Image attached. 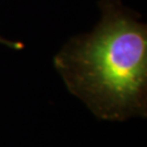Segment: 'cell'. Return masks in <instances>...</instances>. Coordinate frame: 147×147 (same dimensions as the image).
<instances>
[{
    "instance_id": "2",
    "label": "cell",
    "mask_w": 147,
    "mask_h": 147,
    "mask_svg": "<svg viewBox=\"0 0 147 147\" xmlns=\"http://www.w3.org/2000/svg\"><path fill=\"white\" fill-rule=\"evenodd\" d=\"M0 44L1 45H5L7 47L12 48V49H16V50H20L24 47L23 44L20 42H13V40H9V39H5L3 37L0 36Z\"/></svg>"
},
{
    "instance_id": "1",
    "label": "cell",
    "mask_w": 147,
    "mask_h": 147,
    "mask_svg": "<svg viewBox=\"0 0 147 147\" xmlns=\"http://www.w3.org/2000/svg\"><path fill=\"white\" fill-rule=\"evenodd\" d=\"M93 32L72 38L53 59L68 89L101 120L146 117L147 26L119 0L101 1Z\"/></svg>"
}]
</instances>
